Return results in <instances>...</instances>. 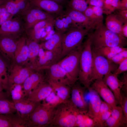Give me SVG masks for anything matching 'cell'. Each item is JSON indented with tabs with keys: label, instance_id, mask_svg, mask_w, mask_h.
<instances>
[{
	"label": "cell",
	"instance_id": "1",
	"mask_svg": "<svg viewBox=\"0 0 127 127\" xmlns=\"http://www.w3.org/2000/svg\"><path fill=\"white\" fill-rule=\"evenodd\" d=\"M94 31L87 35L92 49L115 46L124 47L127 44L126 38L108 29L103 23L98 24Z\"/></svg>",
	"mask_w": 127,
	"mask_h": 127
},
{
	"label": "cell",
	"instance_id": "2",
	"mask_svg": "<svg viewBox=\"0 0 127 127\" xmlns=\"http://www.w3.org/2000/svg\"><path fill=\"white\" fill-rule=\"evenodd\" d=\"M70 99L56 107L55 115L50 127H76L77 116L79 112Z\"/></svg>",
	"mask_w": 127,
	"mask_h": 127
},
{
	"label": "cell",
	"instance_id": "3",
	"mask_svg": "<svg viewBox=\"0 0 127 127\" xmlns=\"http://www.w3.org/2000/svg\"><path fill=\"white\" fill-rule=\"evenodd\" d=\"M92 66V55L91 44L88 37L81 45L79 61V71L78 78L80 83L86 88L90 87Z\"/></svg>",
	"mask_w": 127,
	"mask_h": 127
},
{
	"label": "cell",
	"instance_id": "4",
	"mask_svg": "<svg viewBox=\"0 0 127 127\" xmlns=\"http://www.w3.org/2000/svg\"><path fill=\"white\" fill-rule=\"evenodd\" d=\"M90 30L80 26H73L64 33L62 38L61 59L80 47L84 37Z\"/></svg>",
	"mask_w": 127,
	"mask_h": 127
},
{
	"label": "cell",
	"instance_id": "5",
	"mask_svg": "<svg viewBox=\"0 0 127 127\" xmlns=\"http://www.w3.org/2000/svg\"><path fill=\"white\" fill-rule=\"evenodd\" d=\"M81 46L71 51L57 62L65 71L72 84L78 80Z\"/></svg>",
	"mask_w": 127,
	"mask_h": 127
},
{
	"label": "cell",
	"instance_id": "6",
	"mask_svg": "<svg viewBox=\"0 0 127 127\" xmlns=\"http://www.w3.org/2000/svg\"><path fill=\"white\" fill-rule=\"evenodd\" d=\"M56 107H51L43 103L38 105L29 115L28 120L30 127H50L54 118Z\"/></svg>",
	"mask_w": 127,
	"mask_h": 127
},
{
	"label": "cell",
	"instance_id": "7",
	"mask_svg": "<svg viewBox=\"0 0 127 127\" xmlns=\"http://www.w3.org/2000/svg\"><path fill=\"white\" fill-rule=\"evenodd\" d=\"M92 66L91 79L90 84L95 80L103 79L107 73L115 72L118 65L112 62L102 56L97 54L92 51Z\"/></svg>",
	"mask_w": 127,
	"mask_h": 127
},
{
	"label": "cell",
	"instance_id": "8",
	"mask_svg": "<svg viewBox=\"0 0 127 127\" xmlns=\"http://www.w3.org/2000/svg\"><path fill=\"white\" fill-rule=\"evenodd\" d=\"M25 30L22 19L19 16H15L7 20L0 26V37L18 39L25 33Z\"/></svg>",
	"mask_w": 127,
	"mask_h": 127
},
{
	"label": "cell",
	"instance_id": "9",
	"mask_svg": "<svg viewBox=\"0 0 127 127\" xmlns=\"http://www.w3.org/2000/svg\"><path fill=\"white\" fill-rule=\"evenodd\" d=\"M18 16L23 20L25 30L32 27L41 20L55 17L40 8L30 5Z\"/></svg>",
	"mask_w": 127,
	"mask_h": 127
},
{
	"label": "cell",
	"instance_id": "10",
	"mask_svg": "<svg viewBox=\"0 0 127 127\" xmlns=\"http://www.w3.org/2000/svg\"><path fill=\"white\" fill-rule=\"evenodd\" d=\"M34 71L29 67H23L22 65L16 64L11 68L8 75V87L13 84H22L24 82Z\"/></svg>",
	"mask_w": 127,
	"mask_h": 127
},
{
	"label": "cell",
	"instance_id": "11",
	"mask_svg": "<svg viewBox=\"0 0 127 127\" xmlns=\"http://www.w3.org/2000/svg\"><path fill=\"white\" fill-rule=\"evenodd\" d=\"M75 83L71 86L70 100L80 112L86 113L88 110V106L84 96L86 88L79 83Z\"/></svg>",
	"mask_w": 127,
	"mask_h": 127
},
{
	"label": "cell",
	"instance_id": "12",
	"mask_svg": "<svg viewBox=\"0 0 127 127\" xmlns=\"http://www.w3.org/2000/svg\"><path fill=\"white\" fill-rule=\"evenodd\" d=\"M89 87L96 92L104 100L113 108L118 103L113 92L103 81L99 79L94 81Z\"/></svg>",
	"mask_w": 127,
	"mask_h": 127
},
{
	"label": "cell",
	"instance_id": "13",
	"mask_svg": "<svg viewBox=\"0 0 127 127\" xmlns=\"http://www.w3.org/2000/svg\"><path fill=\"white\" fill-rule=\"evenodd\" d=\"M30 6L40 8L54 17L64 13L61 4L52 0H29Z\"/></svg>",
	"mask_w": 127,
	"mask_h": 127
},
{
	"label": "cell",
	"instance_id": "14",
	"mask_svg": "<svg viewBox=\"0 0 127 127\" xmlns=\"http://www.w3.org/2000/svg\"><path fill=\"white\" fill-rule=\"evenodd\" d=\"M64 11L74 22L79 26L91 30L94 29L99 24L89 18L83 13L68 7Z\"/></svg>",
	"mask_w": 127,
	"mask_h": 127
},
{
	"label": "cell",
	"instance_id": "15",
	"mask_svg": "<svg viewBox=\"0 0 127 127\" xmlns=\"http://www.w3.org/2000/svg\"><path fill=\"white\" fill-rule=\"evenodd\" d=\"M91 92L88 104V109L86 114L93 119L99 127H102L99 118L100 106L102 100L100 96L90 87L88 89Z\"/></svg>",
	"mask_w": 127,
	"mask_h": 127
},
{
	"label": "cell",
	"instance_id": "16",
	"mask_svg": "<svg viewBox=\"0 0 127 127\" xmlns=\"http://www.w3.org/2000/svg\"><path fill=\"white\" fill-rule=\"evenodd\" d=\"M103 79L113 92L118 104L120 105L122 99L121 90L123 84V81L120 80L117 75L112 72L106 74Z\"/></svg>",
	"mask_w": 127,
	"mask_h": 127
},
{
	"label": "cell",
	"instance_id": "17",
	"mask_svg": "<svg viewBox=\"0 0 127 127\" xmlns=\"http://www.w3.org/2000/svg\"><path fill=\"white\" fill-rule=\"evenodd\" d=\"M46 69H47V80L70 86L72 85L65 71L57 63L53 64Z\"/></svg>",
	"mask_w": 127,
	"mask_h": 127
},
{
	"label": "cell",
	"instance_id": "18",
	"mask_svg": "<svg viewBox=\"0 0 127 127\" xmlns=\"http://www.w3.org/2000/svg\"><path fill=\"white\" fill-rule=\"evenodd\" d=\"M64 33L56 31L50 37L41 45L47 50L53 53L60 60L62 49V38Z\"/></svg>",
	"mask_w": 127,
	"mask_h": 127
},
{
	"label": "cell",
	"instance_id": "19",
	"mask_svg": "<svg viewBox=\"0 0 127 127\" xmlns=\"http://www.w3.org/2000/svg\"><path fill=\"white\" fill-rule=\"evenodd\" d=\"M44 81L30 92L27 97V99L36 102H40L53 92L51 85L48 82L46 83Z\"/></svg>",
	"mask_w": 127,
	"mask_h": 127
},
{
	"label": "cell",
	"instance_id": "20",
	"mask_svg": "<svg viewBox=\"0 0 127 127\" xmlns=\"http://www.w3.org/2000/svg\"><path fill=\"white\" fill-rule=\"evenodd\" d=\"M54 18L41 20L32 27L25 30V33L27 35L26 37L38 42L46 31L47 26L53 23Z\"/></svg>",
	"mask_w": 127,
	"mask_h": 127
},
{
	"label": "cell",
	"instance_id": "21",
	"mask_svg": "<svg viewBox=\"0 0 127 127\" xmlns=\"http://www.w3.org/2000/svg\"><path fill=\"white\" fill-rule=\"evenodd\" d=\"M104 127H127L126 121L121 107L117 105L112 108L111 115L104 123Z\"/></svg>",
	"mask_w": 127,
	"mask_h": 127
},
{
	"label": "cell",
	"instance_id": "22",
	"mask_svg": "<svg viewBox=\"0 0 127 127\" xmlns=\"http://www.w3.org/2000/svg\"><path fill=\"white\" fill-rule=\"evenodd\" d=\"M26 38V36H23L19 39L14 54L16 64L22 66L27 64L28 59V48Z\"/></svg>",
	"mask_w": 127,
	"mask_h": 127
},
{
	"label": "cell",
	"instance_id": "23",
	"mask_svg": "<svg viewBox=\"0 0 127 127\" xmlns=\"http://www.w3.org/2000/svg\"><path fill=\"white\" fill-rule=\"evenodd\" d=\"M19 39L0 37V53L6 58L14 60L15 52Z\"/></svg>",
	"mask_w": 127,
	"mask_h": 127
},
{
	"label": "cell",
	"instance_id": "24",
	"mask_svg": "<svg viewBox=\"0 0 127 127\" xmlns=\"http://www.w3.org/2000/svg\"><path fill=\"white\" fill-rule=\"evenodd\" d=\"M41 47L38 56L39 60L36 63L37 71L41 69H47L53 64L57 63L59 60L51 52L47 50L44 51Z\"/></svg>",
	"mask_w": 127,
	"mask_h": 127
},
{
	"label": "cell",
	"instance_id": "25",
	"mask_svg": "<svg viewBox=\"0 0 127 127\" xmlns=\"http://www.w3.org/2000/svg\"><path fill=\"white\" fill-rule=\"evenodd\" d=\"M44 75L39 71H34L25 80L22 84L26 97L30 92L44 81Z\"/></svg>",
	"mask_w": 127,
	"mask_h": 127
},
{
	"label": "cell",
	"instance_id": "26",
	"mask_svg": "<svg viewBox=\"0 0 127 127\" xmlns=\"http://www.w3.org/2000/svg\"><path fill=\"white\" fill-rule=\"evenodd\" d=\"M40 102H36L27 99L26 98L14 103L17 111L24 119L28 120L29 115Z\"/></svg>",
	"mask_w": 127,
	"mask_h": 127
},
{
	"label": "cell",
	"instance_id": "27",
	"mask_svg": "<svg viewBox=\"0 0 127 127\" xmlns=\"http://www.w3.org/2000/svg\"><path fill=\"white\" fill-rule=\"evenodd\" d=\"M53 25L56 31L64 33L73 27L79 26L74 22L65 11L63 14L54 18Z\"/></svg>",
	"mask_w": 127,
	"mask_h": 127
},
{
	"label": "cell",
	"instance_id": "28",
	"mask_svg": "<svg viewBox=\"0 0 127 127\" xmlns=\"http://www.w3.org/2000/svg\"><path fill=\"white\" fill-rule=\"evenodd\" d=\"M56 95L63 103L66 102L70 98L71 86L64 84L47 80Z\"/></svg>",
	"mask_w": 127,
	"mask_h": 127
},
{
	"label": "cell",
	"instance_id": "29",
	"mask_svg": "<svg viewBox=\"0 0 127 127\" xmlns=\"http://www.w3.org/2000/svg\"><path fill=\"white\" fill-rule=\"evenodd\" d=\"M26 42L28 48V55L27 64L33 70H37L36 58L38 56L40 45L38 42L32 40L26 37Z\"/></svg>",
	"mask_w": 127,
	"mask_h": 127
},
{
	"label": "cell",
	"instance_id": "30",
	"mask_svg": "<svg viewBox=\"0 0 127 127\" xmlns=\"http://www.w3.org/2000/svg\"><path fill=\"white\" fill-rule=\"evenodd\" d=\"M126 22L127 21L120 17L115 13L111 14L108 15L105 19V26L108 29L112 32L122 35V28L123 24Z\"/></svg>",
	"mask_w": 127,
	"mask_h": 127
},
{
	"label": "cell",
	"instance_id": "31",
	"mask_svg": "<svg viewBox=\"0 0 127 127\" xmlns=\"http://www.w3.org/2000/svg\"><path fill=\"white\" fill-rule=\"evenodd\" d=\"M127 50V48L119 46L103 47L98 49L92 48V51L109 60L117 53Z\"/></svg>",
	"mask_w": 127,
	"mask_h": 127
},
{
	"label": "cell",
	"instance_id": "32",
	"mask_svg": "<svg viewBox=\"0 0 127 127\" xmlns=\"http://www.w3.org/2000/svg\"><path fill=\"white\" fill-rule=\"evenodd\" d=\"M7 91L10 92L14 103L26 98L22 84H13L8 88Z\"/></svg>",
	"mask_w": 127,
	"mask_h": 127
},
{
	"label": "cell",
	"instance_id": "33",
	"mask_svg": "<svg viewBox=\"0 0 127 127\" xmlns=\"http://www.w3.org/2000/svg\"><path fill=\"white\" fill-rule=\"evenodd\" d=\"M12 127H30L29 122L23 119L19 112L6 114Z\"/></svg>",
	"mask_w": 127,
	"mask_h": 127
},
{
	"label": "cell",
	"instance_id": "34",
	"mask_svg": "<svg viewBox=\"0 0 127 127\" xmlns=\"http://www.w3.org/2000/svg\"><path fill=\"white\" fill-rule=\"evenodd\" d=\"M76 127H99L98 125L86 113L79 112L77 116Z\"/></svg>",
	"mask_w": 127,
	"mask_h": 127
},
{
	"label": "cell",
	"instance_id": "35",
	"mask_svg": "<svg viewBox=\"0 0 127 127\" xmlns=\"http://www.w3.org/2000/svg\"><path fill=\"white\" fill-rule=\"evenodd\" d=\"M68 7L83 13L88 5L89 0H67Z\"/></svg>",
	"mask_w": 127,
	"mask_h": 127
},
{
	"label": "cell",
	"instance_id": "36",
	"mask_svg": "<svg viewBox=\"0 0 127 127\" xmlns=\"http://www.w3.org/2000/svg\"><path fill=\"white\" fill-rule=\"evenodd\" d=\"M17 111L14 103L7 99L0 100V114H7Z\"/></svg>",
	"mask_w": 127,
	"mask_h": 127
},
{
	"label": "cell",
	"instance_id": "37",
	"mask_svg": "<svg viewBox=\"0 0 127 127\" xmlns=\"http://www.w3.org/2000/svg\"><path fill=\"white\" fill-rule=\"evenodd\" d=\"M120 0H105L103 7V13L108 15L118 9Z\"/></svg>",
	"mask_w": 127,
	"mask_h": 127
},
{
	"label": "cell",
	"instance_id": "38",
	"mask_svg": "<svg viewBox=\"0 0 127 127\" xmlns=\"http://www.w3.org/2000/svg\"><path fill=\"white\" fill-rule=\"evenodd\" d=\"M3 4L7 11L13 16H18L20 14L16 0H5Z\"/></svg>",
	"mask_w": 127,
	"mask_h": 127
},
{
	"label": "cell",
	"instance_id": "39",
	"mask_svg": "<svg viewBox=\"0 0 127 127\" xmlns=\"http://www.w3.org/2000/svg\"><path fill=\"white\" fill-rule=\"evenodd\" d=\"M8 77L6 64L5 62L0 58V79L4 86L5 90L8 87Z\"/></svg>",
	"mask_w": 127,
	"mask_h": 127
},
{
	"label": "cell",
	"instance_id": "40",
	"mask_svg": "<svg viewBox=\"0 0 127 127\" xmlns=\"http://www.w3.org/2000/svg\"><path fill=\"white\" fill-rule=\"evenodd\" d=\"M83 13L88 18L98 23L103 22V19L95 15L90 5L88 6Z\"/></svg>",
	"mask_w": 127,
	"mask_h": 127
},
{
	"label": "cell",
	"instance_id": "41",
	"mask_svg": "<svg viewBox=\"0 0 127 127\" xmlns=\"http://www.w3.org/2000/svg\"><path fill=\"white\" fill-rule=\"evenodd\" d=\"M127 58V50L120 52L116 54L109 60L112 62L119 65Z\"/></svg>",
	"mask_w": 127,
	"mask_h": 127
},
{
	"label": "cell",
	"instance_id": "42",
	"mask_svg": "<svg viewBox=\"0 0 127 127\" xmlns=\"http://www.w3.org/2000/svg\"><path fill=\"white\" fill-rule=\"evenodd\" d=\"M13 16L7 11L3 4L0 6V26L5 21Z\"/></svg>",
	"mask_w": 127,
	"mask_h": 127
},
{
	"label": "cell",
	"instance_id": "43",
	"mask_svg": "<svg viewBox=\"0 0 127 127\" xmlns=\"http://www.w3.org/2000/svg\"><path fill=\"white\" fill-rule=\"evenodd\" d=\"M114 73L116 75H119L126 72L127 71V58L126 59L119 64Z\"/></svg>",
	"mask_w": 127,
	"mask_h": 127
},
{
	"label": "cell",
	"instance_id": "44",
	"mask_svg": "<svg viewBox=\"0 0 127 127\" xmlns=\"http://www.w3.org/2000/svg\"><path fill=\"white\" fill-rule=\"evenodd\" d=\"M121 93L122 99L120 104L125 119L127 121V95Z\"/></svg>",
	"mask_w": 127,
	"mask_h": 127
},
{
	"label": "cell",
	"instance_id": "45",
	"mask_svg": "<svg viewBox=\"0 0 127 127\" xmlns=\"http://www.w3.org/2000/svg\"><path fill=\"white\" fill-rule=\"evenodd\" d=\"M112 109V108L108 104L102 100L100 108L99 115V116L101 115Z\"/></svg>",
	"mask_w": 127,
	"mask_h": 127
},
{
	"label": "cell",
	"instance_id": "46",
	"mask_svg": "<svg viewBox=\"0 0 127 127\" xmlns=\"http://www.w3.org/2000/svg\"><path fill=\"white\" fill-rule=\"evenodd\" d=\"M0 127H12L6 115L0 114Z\"/></svg>",
	"mask_w": 127,
	"mask_h": 127
},
{
	"label": "cell",
	"instance_id": "47",
	"mask_svg": "<svg viewBox=\"0 0 127 127\" xmlns=\"http://www.w3.org/2000/svg\"><path fill=\"white\" fill-rule=\"evenodd\" d=\"M112 109L110 110L101 115L99 117V119L102 127H104V123L110 116L112 111Z\"/></svg>",
	"mask_w": 127,
	"mask_h": 127
},
{
	"label": "cell",
	"instance_id": "48",
	"mask_svg": "<svg viewBox=\"0 0 127 127\" xmlns=\"http://www.w3.org/2000/svg\"><path fill=\"white\" fill-rule=\"evenodd\" d=\"M90 6L95 15L103 19V8L98 6Z\"/></svg>",
	"mask_w": 127,
	"mask_h": 127
},
{
	"label": "cell",
	"instance_id": "49",
	"mask_svg": "<svg viewBox=\"0 0 127 127\" xmlns=\"http://www.w3.org/2000/svg\"><path fill=\"white\" fill-rule=\"evenodd\" d=\"M122 81L123 82V84L121 89V93L125 95H127V74L125 73L124 74Z\"/></svg>",
	"mask_w": 127,
	"mask_h": 127
},
{
	"label": "cell",
	"instance_id": "50",
	"mask_svg": "<svg viewBox=\"0 0 127 127\" xmlns=\"http://www.w3.org/2000/svg\"><path fill=\"white\" fill-rule=\"evenodd\" d=\"M105 0H89V5L99 7L103 8Z\"/></svg>",
	"mask_w": 127,
	"mask_h": 127
},
{
	"label": "cell",
	"instance_id": "51",
	"mask_svg": "<svg viewBox=\"0 0 127 127\" xmlns=\"http://www.w3.org/2000/svg\"><path fill=\"white\" fill-rule=\"evenodd\" d=\"M115 12L119 16L126 21H127V9L116 10Z\"/></svg>",
	"mask_w": 127,
	"mask_h": 127
},
{
	"label": "cell",
	"instance_id": "52",
	"mask_svg": "<svg viewBox=\"0 0 127 127\" xmlns=\"http://www.w3.org/2000/svg\"><path fill=\"white\" fill-rule=\"evenodd\" d=\"M10 93L8 91H0V100L4 99H8L10 96Z\"/></svg>",
	"mask_w": 127,
	"mask_h": 127
},
{
	"label": "cell",
	"instance_id": "53",
	"mask_svg": "<svg viewBox=\"0 0 127 127\" xmlns=\"http://www.w3.org/2000/svg\"><path fill=\"white\" fill-rule=\"evenodd\" d=\"M118 9H127V0H122L120 1Z\"/></svg>",
	"mask_w": 127,
	"mask_h": 127
},
{
	"label": "cell",
	"instance_id": "54",
	"mask_svg": "<svg viewBox=\"0 0 127 127\" xmlns=\"http://www.w3.org/2000/svg\"><path fill=\"white\" fill-rule=\"evenodd\" d=\"M121 35L124 37H127V22L125 23L122 27L121 31Z\"/></svg>",
	"mask_w": 127,
	"mask_h": 127
},
{
	"label": "cell",
	"instance_id": "55",
	"mask_svg": "<svg viewBox=\"0 0 127 127\" xmlns=\"http://www.w3.org/2000/svg\"><path fill=\"white\" fill-rule=\"evenodd\" d=\"M55 2L61 4L63 3L66 1L67 0H52Z\"/></svg>",
	"mask_w": 127,
	"mask_h": 127
},
{
	"label": "cell",
	"instance_id": "56",
	"mask_svg": "<svg viewBox=\"0 0 127 127\" xmlns=\"http://www.w3.org/2000/svg\"><path fill=\"white\" fill-rule=\"evenodd\" d=\"M4 89V86L0 79V91H3Z\"/></svg>",
	"mask_w": 127,
	"mask_h": 127
},
{
	"label": "cell",
	"instance_id": "57",
	"mask_svg": "<svg viewBox=\"0 0 127 127\" xmlns=\"http://www.w3.org/2000/svg\"><path fill=\"white\" fill-rule=\"evenodd\" d=\"M5 0H0V6L3 4Z\"/></svg>",
	"mask_w": 127,
	"mask_h": 127
}]
</instances>
